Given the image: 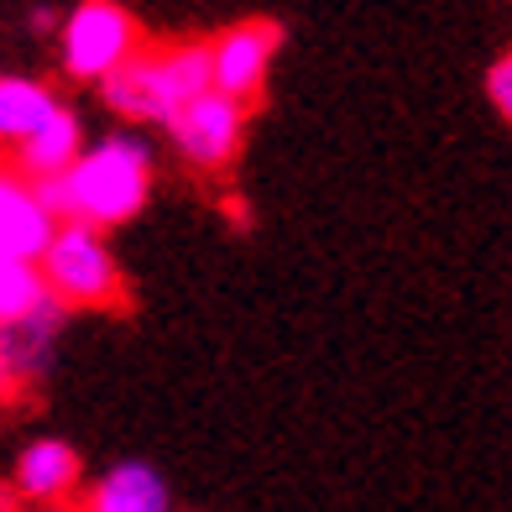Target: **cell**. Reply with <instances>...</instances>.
<instances>
[{
  "label": "cell",
  "instance_id": "cell-1",
  "mask_svg": "<svg viewBox=\"0 0 512 512\" xmlns=\"http://www.w3.org/2000/svg\"><path fill=\"white\" fill-rule=\"evenodd\" d=\"M32 189L53 209V220H74L95 230L126 225L152 199V147L131 131H115L105 142L84 147L63 178L32 183Z\"/></svg>",
  "mask_w": 512,
  "mask_h": 512
},
{
  "label": "cell",
  "instance_id": "cell-2",
  "mask_svg": "<svg viewBox=\"0 0 512 512\" xmlns=\"http://www.w3.org/2000/svg\"><path fill=\"white\" fill-rule=\"evenodd\" d=\"M209 89V42H162L142 48L121 74L100 84V100L136 126H168L173 115Z\"/></svg>",
  "mask_w": 512,
  "mask_h": 512
},
{
  "label": "cell",
  "instance_id": "cell-3",
  "mask_svg": "<svg viewBox=\"0 0 512 512\" xmlns=\"http://www.w3.org/2000/svg\"><path fill=\"white\" fill-rule=\"evenodd\" d=\"M37 272L63 309H115L126 298L121 262L105 241V230L58 220L48 251L37 256Z\"/></svg>",
  "mask_w": 512,
  "mask_h": 512
},
{
  "label": "cell",
  "instance_id": "cell-4",
  "mask_svg": "<svg viewBox=\"0 0 512 512\" xmlns=\"http://www.w3.org/2000/svg\"><path fill=\"white\" fill-rule=\"evenodd\" d=\"M136 53H142V27L121 0H79L58 27L63 74L79 84H105Z\"/></svg>",
  "mask_w": 512,
  "mask_h": 512
},
{
  "label": "cell",
  "instance_id": "cell-5",
  "mask_svg": "<svg viewBox=\"0 0 512 512\" xmlns=\"http://www.w3.org/2000/svg\"><path fill=\"white\" fill-rule=\"evenodd\" d=\"M277 48H283V27L277 21H267V16L230 21L225 32L209 37V89L251 105L272 79Z\"/></svg>",
  "mask_w": 512,
  "mask_h": 512
},
{
  "label": "cell",
  "instance_id": "cell-6",
  "mask_svg": "<svg viewBox=\"0 0 512 512\" xmlns=\"http://www.w3.org/2000/svg\"><path fill=\"white\" fill-rule=\"evenodd\" d=\"M162 131H168V142L178 147L183 162H194L199 173H220L236 162V152L246 142V105L220 95V89H204Z\"/></svg>",
  "mask_w": 512,
  "mask_h": 512
},
{
  "label": "cell",
  "instance_id": "cell-7",
  "mask_svg": "<svg viewBox=\"0 0 512 512\" xmlns=\"http://www.w3.org/2000/svg\"><path fill=\"white\" fill-rule=\"evenodd\" d=\"M53 209L16 173H0V262H37L53 241Z\"/></svg>",
  "mask_w": 512,
  "mask_h": 512
},
{
  "label": "cell",
  "instance_id": "cell-8",
  "mask_svg": "<svg viewBox=\"0 0 512 512\" xmlns=\"http://www.w3.org/2000/svg\"><path fill=\"white\" fill-rule=\"evenodd\" d=\"M58 330H63V304L58 298H48L37 314L16 319V324H0V371H6V382H11V398L53 366Z\"/></svg>",
  "mask_w": 512,
  "mask_h": 512
},
{
  "label": "cell",
  "instance_id": "cell-9",
  "mask_svg": "<svg viewBox=\"0 0 512 512\" xmlns=\"http://www.w3.org/2000/svg\"><path fill=\"white\" fill-rule=\"evenodd\" d=\"M84 476V460L68 439H32L16 455V497L37 507H58L74 497V486Z\"/></svg>",
  "mask_w": 512,
  "mask_h": 512
},
{
  "label": "cell",
  "instance_id": "cell-10",
  "mask_svg": "<svg viewBox=\"0 0 512 512\" xmlns=\"http://www.w3.org/2000/svg\"><path fill=\"white\" fill-rule=\"evenodd\" d=\"M79 512H173V492L157 465L121 460L79 497Z\"/></svg>",
  "mask_w": 512,
  "mask_h": 512
},
{
  "label": "cell",
  "instance_id": "cell-11",
  "mask_svg": "<svg viewBox=\"0 0 512 512\" xmlns=\"http://www.w3.org/2000/svg\"><path fill=\"white\" fill-rule=\"evenodd\" d=\"M79 152H84V121L68 105H58L48 121L11 152V162H16V178L48 183V178H63L68 168H74Z\"/></svg>",
  "mask_w": 512,
  "mask_h": 512
},
{
  "label": "cell",
  "instance_id": "cell-12",
  "mask_svg": "<svg viewBox=\"0 0 512 512\" xmlns=\"http://www.w3.org/2000/svg\"><path fill=\"white\" fill-rule=\"evenodd\" d=\"M63 100L53 95L42 79H27V74H0V147L16 152L27 136L48 121Z\"/></svg>",
  "mask_w": 512,
  "mask_h": 512
},
{
  "label": "cell",
  "instance_id": "cell-13",
  "mask_svg": "<svg viewBox=\"0 0 512 512\" xmlns=\"http://www.w3.org/2000/svg\"><path fill=\"white\" fill-rule=\"evenodd\" d=\"M48 283H42L37 262H0V324H16L37 314L42 304H48Z\"/></svg>",
  "mask_w": 512,
  "mask_h": 512
},
{
  "label": "cell",
  "instance_id": "cell-14",
  "mask_svg": "<svg viewBox=\"0 0 512 512\" xmlns=\"http://www.w3.org/2000/svg\"><path fill=\"white\" fill-rule=\"evenodd\" d=\"M486 100H492V110L512 126V48L486 68Z\"/></svg>",
  "mask_w": 512,
  "mask_h": 512
}]
</instances>
